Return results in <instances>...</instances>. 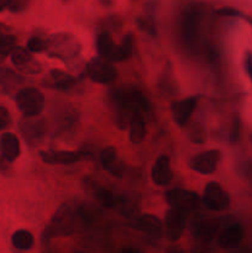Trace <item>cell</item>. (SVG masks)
<instances>
[{
  "label": "cell",
  "mask_w": 252,
  "mask_h": 253,
  "mask_svg": "<svg viewBox=\"0 0 252 253\" xmlns=\"http://www.w3.org/2000/svg\"><path fill=\"white\" fill-rule=\"evenodd\" d=\"M133 39L131 35L124 37L120 44H116L109 34H100L96 37V51L99 56L110 62L126 61L132 54Z\"/></svg>",
  "instance_id": "obj_1"
},
{
  "label": "cell",
  "mask_w": 252,
  "mask_h": 253,
  "mask_svg": "<svg viewBox=\"0 0 252 253\" xmlns=\"http://www.w3.org/2000/svg\"><path fill=\"white\" fill-rule=\"evenodd\" d=\"M74 211L71 205L63 204L57 209L48 225L43 231L44 240L57 239V237H67L74 231Z\"/></svg>",
  "instance_id": "obj_2"
},
{
  "label": "cell",
  "mask_w": 252,
  "mask_h": 253,
  "mask_svg": "<svg viewBox=\"0 0 252 253\" xmlns=\"http://www.w3.org/2000/svg\"><path fill=\"white\" fill-rule=\"evenodd\" d=\"M46 52H48L49 57H54V58H59L67 62L79 56L81 44L73 35L59 32V34L52 35L47 40Z\"/></svg>",
  "instance_id": "obj_3"
},
{
  "label": "cell",
  "mask_w": 252,
  "mask_h": 253,
  "mask_svg": "<svg viewBox=\"0 0 252 253\" xmlns=\"http://www.w3.org/2000/svg\"><path fill=\"white\" fill-rule=\"evenodd\" d=\"M16 106L26 118H36L44 109V95L36 88H24L16 94Z\"/></svg>",
  "instance_id": "obj_4"
},
{
  "label": "cell",
  "mask_w": 252,
  "mask_h": 253,
  "mask_svg": "<svg viewBox=\"0 0 252 253\" xmlns=\"http://www.w3.org/2000/svg\"><path fill=\"white\" fill-rule=\"evenodd\" d=\"M166 200L170 205V208L180 210L184 214L194 211L200 205V197L197 193L182 189V188L172 189L166 193Z\"/></svg>",
  "instance_id": "obj_5"
},
{
  "label": "cell",
  "mask_w": 252,
  "mask_h": 253,
  "mask_svg": "<svg viewBox=\"0 0 252 253\" xmlns=\"http://www.w3.org/2000/svg\"><path fill=\"white\" fill-rule=\"evenodd\" d=\"M86 73L94 83L99 84L113 83L116 78V69L113 66V62L100 56L94 57L88 62Z\"/></svg>",
  "instance_id": "obj_6"
},
{
  "label": "cell",
  "mask_w": 252,
  "mask_h": 253,
  "mask_svg": "<svg viewBox=\"0 0 252 253\" xmlns=\"http://www.w3.org/2000/svg\"><path fill=\"white\" fill-rule=\"evenodd\" d=\"M202 202L211 211H224L230 205V197L217 182L208 183Z\"/></svg>",
  "instance_id": "obj_7"
},
{
  "label": "cell",
  "mask_w": 252,
  "mask_h": 253,
  "mask_svg": "<svg viewBox=\"0 0 252 253\" xmlns=\"http://www.w3.org/2000/svg\"><path fill=\"white\" fill-rule=\"evenodd\" d=\"M221 158V153L217 150H209L194 156L190 160V168L200 174H211L216 170Z\"/></svg>",
  "instance_id": "obj_8"
},
{
  "label": "cell",
  "mask_w": 252,
  "mask_h": 253,
  "mask_svg": "<svg viewBox=\"0 0 252 253\" xmlns=\"http://www.w3.org/2000/svg\"><path fill=\"white\" fill-rule=\"evenodd\" d=\"M11 62L15 68L25 74H37L41 72V64L32 57L31 52L27 48L22 47H15L10 53Z\"/></svg>",
  "instance_id": "obj_9"
},
{
  "label": "cell",
  "mask_w": 252,
  "mask_h": 253,
  "mask_svg": "<svg viewBox=\"0 0 252 253\" xmlns=\"http://www.w3.org/2000/svg\"><path fill=\"white\" fill-rule=\"evenodd\" d=\"M185 229V214L180 210L170 208L165 217V230L166 236L169 241L175 242L182 237Z\"/></svg>",
  "instance_id": "obj_10"
},
{
  "label": "cell",
  "mask_w": 252,
  "mask_h": 253,
  "mask_svg": "<svg viewBox=\"0 0 252 253\" xmlns=\"http://www.w3.org/2000/svg\"><path fill=\"white\" fill-rule=\"evenodd\" d=\"M198 98L197 96H189V98L182 99V100L173 101L170 105L173 120L179 126H184L189 123L193 113L197 109Z\"/></svg>",
  "instance_id": "obj_11"
},
{
  "label": "cell",
  "mask_w": 252,
  "mask_h": 253,
  "mask_svg": "<svg viewBox=\"0 0 252 253\" xmlns=\"http://www.w3.org/2000/svg\"><path fill=\"white\" fill-rule=\"evenodd\" d=\"M42 161L48 165H72L86 157L82 151H41Z\"/></svg>",
  "instance_id": "obj_12"
},
{
  "label": "cell",
  "mask_w": 252,
  "mask_h": 253,
  "mask_svg": "<svg viewBox=\"0 0 252 253\" xmlns=\"http://www.w3.org/2000/svg\"><path fill=\"white\" fill-rule=\"evenodd\" d=\"M151 177H152L153 183L160 187H166L172 182L173 173L170 169V161L168 156L161 155L156 160L152 167V172H151Z\"/></svg>",
  "instance_id": "obj_13"
},
{
  "label": "cell",
  "mask_w": 252,
  "mask_h": 253,
  "mask_svg": "<svg viewBox=\"0 0 252 253\" xmlns=\"http://www.w3.org/2000/svg\"><path fill=\"white\" fill-rule=\"evenodd\" d=\"M245 237V230L240 224H231L222 230L219 236L220 247L226 250L236 249Z\"/></svg>",
  "instance_id": "obj_14"
},
{
  "label": "cell",
  "mask_w": 252,
  "mask_h": 253,
  "mask_svg": "<svg viewBox=\"0 0 252 253\" xmlns=\"http://www.w3.org/2000/svg\"><path fill=\"white\" fill-rule=\"evenodd\" d=\"M20 141L12 132H4L0 136V155L6 162H14L19 158Z\"/></svg>",
  "instance_id": "obj_15"
},
{
  "label": "cell",
  "mask_w": 252,
  "mask_h": 253,
  "mask_svg": "<svg viewBox=\"0 0 252 253\" xmlns=\"http://www.w3.org/2000/svg\"><path fill=\"white\" fill-rule=\"evenodd\" d=\"M135 227L153 239H160L163 235V224L155 215L145 214L138 217L135 222Z\"/></svg>",
  "instance_id": "obj_16"
},
{
  "label": "cell",
  "mask_w": 252,
  "mask_h": 253,
  "mask_svg": "<svg viewBox=\"0 0 252 253\" xmlns=\"http://www.w3.org/2000/svg\"><path fill=\"white\" fill-rule=\"evenodd\" d=\"M100 161L103 167L108 172H110L111 174L115 175V177H121L123 175L125 166L118 158V152H116V148L114 146H109V147H105L101 151Z\"/></svg>",
  "instance_id": "obj_17"
},
{
  "label": "cell",
  "mask_w": 252,
  "mask_h": 253,
  "mask_svg": "<svg viewBox=\"0 0 252 253\" xmlns=\"http://www.w3.org/2000/svg\"><path fill=\"white\" fill-rule=\"evenodd\" d=\"M130 141L135 145L142 142L146 137V126L145 120L140 111H135L130 119Z\"/></svg>",
  "instance_id": "obj_18"
},
{
  "label": "cell",
  "mask_w": 252,
  "mask_h": 253,
  "mask_svg": "<svg viewBox=\"0 0 252 253\" xmlns=\"http://www.w3.org/2000/svg\"><path fill=\"white\" fill-rule=\"evenodd\" d=\"M11 244L19 251H27V250L32 249L35 244L34 235L27 230H17L12 234Z\"/></svg>",
  "instance_id": "obj_19"
},
{
  "label": "cell",
  "mask_w": 252,
  "mask_h": 253,
  "mask_svg": "<svg viewBox=\"0 0 252 253\" xmlns=\"http://www.w3.org/2000/svg\"><path fill=\"white\" fill-rule=\"evenodd\" d=\"M51 78L53 82V85L58 89H68L74 85L76 79L72 76H69L66 72L61 71V69H53L51 71Z\"/></svg>",
  "instance_id": "obj_20"
},
{
  "label": "cell",
  "mask_w": 252,
  "mask_h": 253,
  "mask_svg": "<svg viewBox=\"0 0 252 253\" xmlns=\"http://www.w3.org/2000/svg\"><path fill=\"white\" fill-rule=\"evenodd\" d=\"M21 132L24 133V137L26 138V141H32L36 140L39 136H41L42 133V126L40 124L35 123V121H21Z\"/></svg>",
  "instance_id": "obj_21"
},
{
  "label": "cell",
  "mask_w": 252,
  "mask_h": 253,
  "mask_svg": "<svg viewBox=\"0 0 252 253\" xmlns=\"http://www.w3.org/2000/svg\"><path fill=\"white\" fill-rule=\"evenodd\" d=\"M17 39L12 35H0V59L9 56L12 49L16 47Z\"/></svg>",
  "instance_id": "obj_22"
},
{
  "label": "cell",
  "mask_w": 252,
  "mask_h": 253,
  "mask_svg": "<svg viewBox=\"0 0 252 253\" xmlns=\"http://www.w3.org/2000/svg\"><path fill=\"white\" fill-rule=\"evenodd\" d=\"M96 200L100 203L103 207L105 208H114L116 205V199L114 197L113 193L110 190L105 189V188H96L94 192Z\"/></svg>",
  "instance_id": "obj_23"
},
{
  "label": "cell",
  "mask_w": 252,
  "mask_h": 253,
  "mask_svg": "<svg viewBox=\"0 0 252 253\" xmlns=\"http://www.w3.org/2000/svg\"><path fill=\"white\" fill-rule=\"evenodd\" d=\"M137 26L141 31L146 32V34L151 35V36H156L157 30H156V24L151 16H138L136 19Z\"/></svg>",
  "instance_id": "obj_24"
},
{
  "label": "cell",
  "mask_w": 252,
  "mask_h": 253,
  "mask_svg": "<svg viewBox=\"0 0 252 253\" xmlns=\"http://www.w3.org/2000/svg\"><path fill=\"white\" fill-rule=\"evenodd\" d=\"M26 47L31 53H42L47 49V40L39 36H32L27 41Z\"/></svg>",
  "instance_id": "obj_25"
},
{
  "label": "cell",
  "mask_w": 252,
  "mask_h": 253,
  "mask_svg": "<svg viewBox=\"0 0 252 253\" xmlns=\"http://www.w3.org/2000/svg\"><path fill=\"white\" fill-rule=\"evenodd\" d=\"M189 136L192 138V141H194V142H204L205 138H207L205 137L204 128H203V126L200 124H194L192 126V128L189 131Z\"/></svg>",
  "instance_id": "obj_26"
},
{
  "label": "cell",
  "mask_w": 252,
  "mask_h": 253,
  "mask_svg": "<svg viewBox=\"0 0 252 253\" xmlns=\"http://www.w3.org/2000/svg\"><path fill=\"white\" fill-rule=\"evenodd\" d=\"M30 4V0H9L7 9L11 12H22Z\"/></svg>",
  "instance_id": "obj_27"
},
{
  "label": "cell",
  "mask_w": 252,
  "mask_h": 253,
  "mask_svg": "<svg viewBox=\"0 0 252 253\" xmlns=\"http://www.w3.org/2000/svg\"><path fill=\"white\" fill-rule=\"evenodd\" d=\"M239 135H240V120L236 118L234 120V124H232L231 132H230V141H231V142H236L237 138H239Z\"/></svg>",
  "instance_id": "obj_28"
},
{
  "label": "cell",
  "mask_w": 252,
  "mask_h": 253,
  "mask_svg": "<svg viewBox=\"0 0 252 253\" xmlns=\"http://www.w3.org/2000/svg\"><path fill=\"white\" fill-rule=\"evenodd\" d=\"M217 14L222 15V16H231V17H240L241 14H240L237 10L232 9V7H222V9L217 10Z\"/></svg>",
  "instance_id": "obj_29"
},
{
  "label": "cell",
  "mask_w": 252,
  "mask_h": 253,
  "mask_svg": "<svg viewBox=\"0 0 252 253\" xmlns=\"http://www.w3.org/2000/svg\"><path fill=\"white\" fill-rule=\"evenodd\" d=\"M245 69H246L247 76L252 82V53H250V52H247L246 57H245Z\"/></svg>",
  "instance_id": "obj_30"
},
{
  "label": "cell",
  "mask_w": 252,
  "mask_h": 253,
  "mask_svg": "<svg viewBox=\"0 0 252 253\" xmlns=\"http://www.w3.org/2000/svg\"><path fill=\"white\" fill-rule=\"evenodd\" d=\"M9 121L10 120H7V119H5L4 116L0 115V131H2L5 127H6L7 124H9Z\"/></svg>",
  "instance_id": "obj_31"
},
{
  "label": "cell",
  "mask_w": 252,
  "mask_h": 253,
  "mask_svg": "<svg viewBox=\"0 0 252 253\" xmlns=\"http://www.w3.org/2000/svg\"><path fill=\"white\" fill-rule=\"evenodd\" d=\"M10 31V27H7L5 24L0 22V35H5Z\"/></svg>",
  "instance_id": "obj_32"
},
{
  "label": "cell",
  "mask_w": 252,
  "mask_h": 253,
  "mask_svg": "<svg viewBox=\"0 0 252 253\" xmlns=\"http://www.w3.org/2000/svg\"><path fill=\"white\" fill-rule=\"evenodd\" d=\"M9 7V0H0V12Z\"/></svg>",
  "instance_id": "obj_33"
},
{
  "label": "cell",
  "mask_w": 252,
  "mask_h": 253,
  "mask_svg": "<svg viewBox=\"0 0 252 253\" xmlns=\"http://www.w3.org/2000/svg\"><path fill=\"white\" fill-rule=\"evenodd\" d=\"M99 2H100V4L103 5V6L110 7L111 5L114 4V0H99Z\"/></svg>",
  "instance_id": "obj_34"
},
{
  "label": "cell",
  "mask_w": 252,
  "mask_h": 253,
  "mask_svg": "<svg viewBox=\"0 0 252 253\" xmlns=\"http://www.w3.org/2000/svg\"><path fill=\"white\" fill-rule=\"evenodd\" d=\"M124 252H137V250H135V249H130V250H124Z\"/></svg>",
  "instance_id": "obj_35"
},
{
  "label": "cell",
  "mask_w": 252,
  "mask_h": 253,
  "mask_svg": "<svg viewBox=\"0 0 252 253\" xmlns=\"http://www.w3.org/2000/svg\"><path fill=\"white\" fill-rule=\"evenodd\" d=\"M251 140H252V137H251Z\"/></svg>",
  "instance_id": "obj_36"
}]
</instances>
